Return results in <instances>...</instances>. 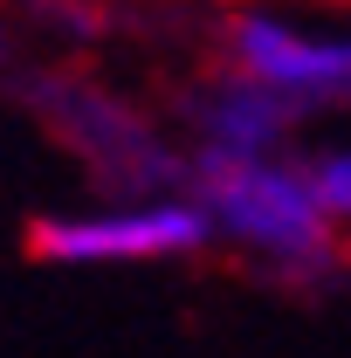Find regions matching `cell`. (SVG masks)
I'll return each instance as SVG.
<instances>
[{
    "label": "cell",
    "instance_id": "obj_1",
    "mask_svg": "<svg viewBox=\"0 0 351 358\" xmlns=\"http://www.w3.org/2000/svg\"><path fill=\"white\" fill-rule=\"evenodd\" d=\"M186 193L207 207L214 241L241 248L289 289H317L338 275V221L310 193L296 152H275V159H193L186 152Z\"/></svg>",
    "mask_w": 351,
    "mask_h": 358
},
{
    "label": "cell",
    "instance_id": "obj_2",
    "mask_svg": "<svg viewBox=\"0 0 351 358\" xmlns=\"http://www.w3.org/2000/svg\"><path fill=\"white\" fill-rule=\"evenodd\" d=\"M28 248H35V262L55 268H145V262L207 255L214 221L186 186H173V193H145V200H117V207L42 214L28 227Z\"/></svg>",
    "mask_w": 351,
    "mask_h": 358
},
{
    "label": "cell",
    "instance_id": "obj_3",
    "mask_svg": "<svg viewBox=\"0 0 351 358\" xmlns=\"http://www.w3.org/2000/svg\"><path fill=\"white\" fill-rule=\"evenodd\" d=\"M227 76L282 96L296 117L351 110V28H317L275 7H241L220 35Z\"/></svg>",
    "mask_w": 351,
    "mask_h": 358
},
{
    "label": "cell",
    "instance_id": "obj_4",
    "mask_svg": "<svg viewBox=\"0 0 351 358\" xmlns=\"http://www.w3.org/2000/svg\"><path fill=\"white\" fill-rule=\"evenodd\" d=\"M296 124L303 117L282 96L241 83V76H220L193 96V138H200L193 159H275V152H289Z\"/></svg>",
    "mask_w": 351,
    "mask_h": 358
},
{
    "label": "cell",
    "instance_id": "obj_5",
    "mask_svg": "<svg viewBox=\"0 0 351 358\" xmlns=\"http://www.w3.org/2000/svg\"><path fill=\"white\" fill-rule=\"evenodd\" d=\"M310 193L324 200V214L345 227L351 221V145H324V152H303Z\"/></svg>",
    "mask_w": 351,
    "mask_h": 358
},
{
    "label": "cell",
    "instance_id": "obj_6",
    "mask_svg": "<svg viewBox=\"0 0 351 358\" xmlns=\"http://www.w3.org/2000/svg\"><path fill=\"white\" fill-rule=\"evenodd\" d=\"M0 62H7V21H0Z\"/></svg>",
    "mask_w": 351,
    "mask_h": 358
}]
</instances>
